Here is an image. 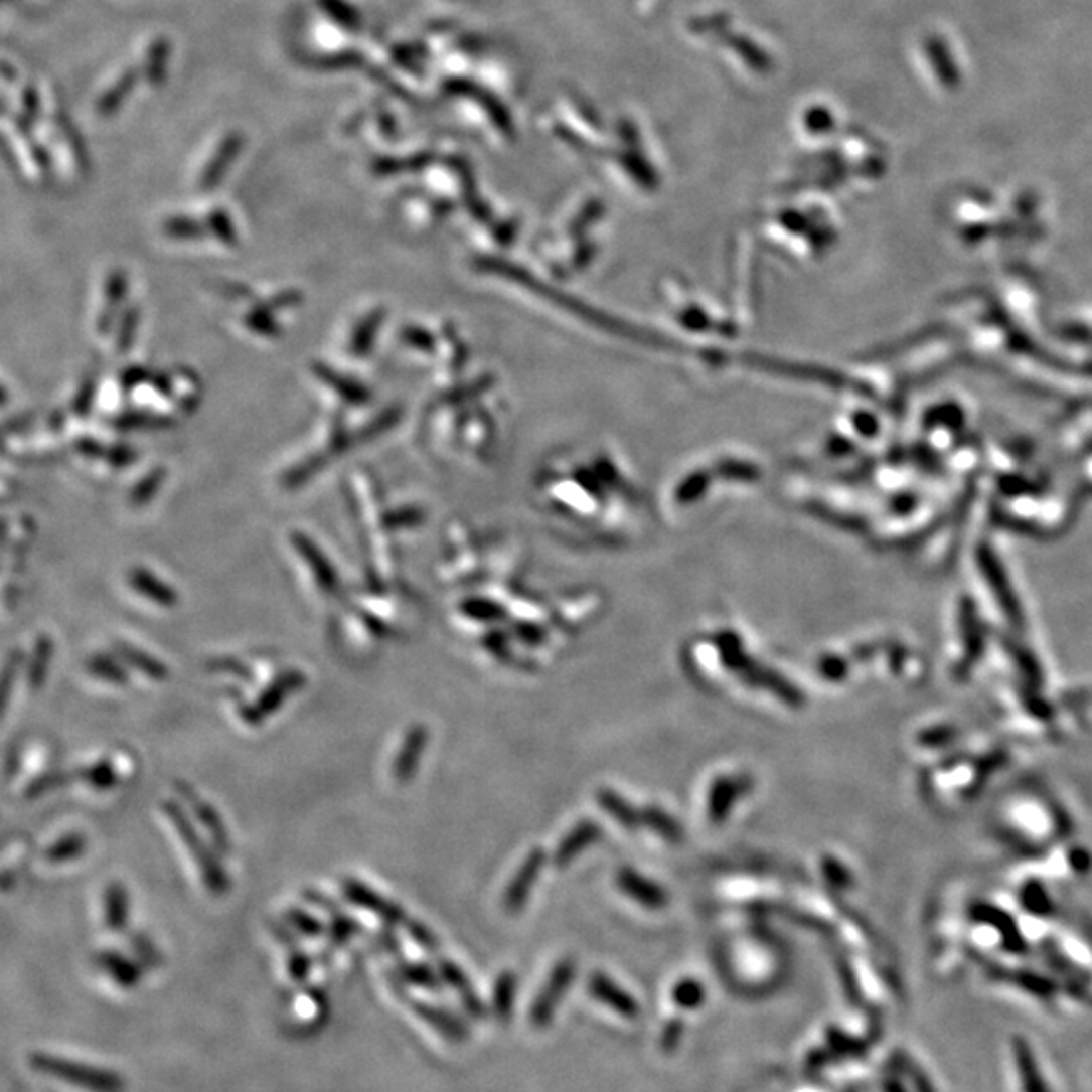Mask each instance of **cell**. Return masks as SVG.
Listing matches in <instances>:
<instances>
[{"mask_svg":"<svg viewBox=\"0 0 1092 1092\" xmlns=\"http://www.w3.org/2000/svg\"><path fill=\"white\" fill-rule=\"evenodd\" d=\"M162 813L178 833L184 847L190 851L192 862L196 864L200 872V881L204 883L206 891L212 897H225L231 891V879L227 874V868L221 860V853L216 851L214 845H208L204 837L198 833V827L190 813L180 805L178 801L166 799L162 801Z\"/></svg>","mask_w":1092,"mask_h":1092,"instance_id":"1","label":"cell"},{"mask_svg":"<svg viewBox=\"0 0 1092 1092\" xmlns=\"http://www.w3.org/2000/svg\"><path fill=\"white\" fill-rule=\"evenodd\" d=\"M1007 1072L1011 1092H1056L1044 1056L1022 1036L1009 1038Z\"/></svg>","mask_w":1092,"mask_h":1092,"instance_id":"2","label":"cell"},{"mask_svg":"<svg viewBox=\"0 0 1092 1092\" xmlns=\"http://www.w3.org/2000/svg\"><path fill=\"white\" fill-rule=\"evenodd\" d=\"M306 688V674L302 670H286L278 674L254 703H248L240 709V717L250 727H260L272 719L296 692Z\"/></svg>","mask_w":1092,"mask_h":1092,"instance_id":"3","label":"cell"},{"mask_svg":"<svg viewBox=\"0 0 1092 1092\" xmlns=\"http://www.w3.org/2000/svg\"><path fill=\"white\" fill-rule=\"evenodd\" d=\"M176 793L180 795L186 811L190 813V817L194 819L196 825H202V829L206 831L210 843L216 847V851L221 855H227L233 851V841H231V833L227 829V823L223 819V815L218 813V809L208 803L204 797L198 795V791L190 785V783H184V781H176Z\"/></svg>","mask_w":1092,"mask_h":1092,"instance_id":"4","label":"cell"},{"mask_svg":"<svg viewBox=\"0 0 1092 1092\" xmlns=\"http://www.w3.org/2000/svg\"><path fill=\"white\" fill-rule=\"evenodd\" d=\"M340 889H342V897H344L350 905H354V907H358V909H362V911H366V913H372L374 917H378V919L384 921L386 925H393V927L401 925V927H405V923H407L409 917H407V913L403 911V907H401L399 903L386 899L384 895L376 893V891H374L372 887H368L366 883H362V881H358V879H344L342 885H340Z\"/></svg>","mask_w":1092,"mask_h":1092,"instance_id":"5","label":"cell"},{"mask_svg":"<svg viewBox=\"0 0 1092 1092\" xmlns=\"http://www.w3.org/2000/svg\"><path fill=\"white\" fill-rule=\"evenodd\" d=\"M429 729L423 725V723H415L407 729V733L403 735V741H401V747L393 759V765H391V777L395 781V785L399 787H407L409 783L415 781L417 777V771L421 767V759H423V753L429 745Z\"/></svg>","mask_w":1092,"mask_h":1092,"instance_id":"6","label":"cell"},{"mask_svg":"<svg viewBox=\"0 0 1092 1092\" xmlns=\"http://www.w3.org/2000/svg\"><path fill=\"white\" fill-rule=\"evenodd\" d=\"M542 864H544V853L540 849H534V851L528 853L524 864L518 868L516 877L512 879V883L508 885L506 895H504V909L508 913H518L524 907V903H526V899H528V895L532 891V885L536 883V877H538Z\"/></svg>","mask_w":1092,"mask_h":1092,"instance_id":"7","label":"cell"},{"mask_svg":"<svg viewBox=\"0 0 1092 1092\" xmlns=\"http://www.w3.org/2000/svg\"><path fill=\"white\" fill-rule=\"evenodd\" d=\"M294 547L302 555V559L308 563L318 587L324 593L334 595L338 591V587H340V579H338V573L334 571V567L330 565V561L322 555V551L302 534L294 536Z\"/></svg>","mask_w":1092,"mask_h":1092,"instance_id":"8","label":"cell"},{"mask_svg":"<svg viewBox=\"0 0 1092 1092\" xmlns=\"http://www.w3.org/2000/svg\"><path fill=\"white\" fill-rule=\"evenodd\" d=\"M114 649H116V655L124 664L138 670L146 678H150L154 682H164L168 678L166 664L160 662L158 658H154V655H150L148 651L138 649V647H134V645H130L126 641H116Z\"/></svg>","mask_w":1092,"mask_h":1092,"instance_id":"9","label":"cell"},{"mask_svg":"<svg viewBox=\"0 0 1092 1092\" xmlns=\"http://www.w3.org/2000/svg\"><path fill=\"white\" fill-rule=\"evenodd\" d=\"M130 585L136 593L144 595L148 601L160 607H174L178 603V593L170 585L160 581L156 575L144 569H134L130 573Z\"/></svg>","mask_w":1092,"mask_h":1092,"instance_id":"10","label":"cell"},{"mask_svg":"<svg viewBox=\"0 0 1092 1092\" xmlns=\"http://www.w3.org/2000/svg\"><path fill=\"white\" fill-rule=\"evenodd\" d=\"M104 919L110 931H124L130 919L128 891L120 883H110L104 891Z\"/></svg>","mask_w":1092,"mask_h":1092,"instance_id":"11","label":"cell"},{"mask_svg":"<svg viewBox=\"0 0 1092 1092\" xmlns=\"http://www.w3.org/2000/svg\"><path fill=\"white\" fill-rule=\"evenodd\" d=\"M86 668H88V672L92 676H96L102 682H108V684H114V686H126L128 684L126 668L118 660L110 658V655H106V653L92 655V658L86 664Z\"/></svg>","mask_w":1092,"mask_h":1092,"instance_id":"12","label":"cell"},{"mask_svg":"<svg viewBox=\"0 0 1092 1092\" xmlns=\"http://www.w3.org/2000/svg\"><path fill=\"white\" fill-rule=\"evenodd\" d=\"M621 887L631 895L635 897L637 901L645 903L647 907L651 909H658L660 905H664V895L658 887H653L649 883H645L643 879H637L635 874L631 872H621Z\"/></svg>","mask_w":1092,"mask_h":1092,"instance_id":"13","label":"cell"},{"mask_svg":"<svg viewBox=\"0 0 1092 1092\" xmlns=\"http://www.w3.org/2000/svg\"><path fill=\"white\" fill-rule=\"evenodd\" d=\"M460 611H462L464 617L474 619V621H482V623L502 621L506 617V611H504L502 605H498L496 601L484 599V597H470V599L462 601Z\"/></svg>","mask_w":1092,"mask_h":1092,"instance_id":"14","label":"cell"},{"mask_svg":"<svg viewBox=\"0 0 1092 1092\" xmlns=\"http://www.w3.org/2000/svg\"><path fill=\"white\" fill-rule=\"evenodd\" d=\"M100 961H102L104 969H108L110 975L122 985H134L140 979L138 969L128 959L120 957L118 953H102Z\"/></svg>","mask_w":1092,"mask_h":1092,"instance_id":"15","label":"cell"},{"mask_svg":"<svg viewBox=\"0 0 1092 1092\" xmlns=\"http://www.w3.org/2000/svg\"><path fill=\"white\" fill-rule=\"evenodd\" d=\"M284 919H286L288 927L296 929L304 937H320L326 931L324 923H320L314 915H310L304 909H290V911H286Z\"/></svg>","mask_w":1092,"mask_h":1092,"instance_id":"16","label":"cell"},{"mask_svg":"<svg viewBox=\"0 0 1092 1092\" xmlns=\"http://www.w3.org/2000/svg\"><path fill=\"white\" fill-rule=\"evenodd\" d=\"M86 849V837L80 835V833H71L67 837H63L61 841H57L49 851H47V860L49 862H69V860H75L84 853Z\"/></svg>","mask_w":1092,"mask_h":1092,"instance_id":"17","label":"cell"},{"mask_svg":"<svg viewBox=\"0 0 1092 1092\" xmlns=\"http://www.w3.org/2000/svg\"><path fill=\"white\" fill-rule=\"evenodd\" d=\"M358 931H360L358 923H356L354 919H350L348 915H344L342 911H336V913L330 915V927H328L330 943H334V945H344V943L350 941Z\"/></svg>","mask_w":1092,"mask_h":1092,"instance_id":"18","label":"cell"},{"mask_svg":"<svg viewBox=\"0 0 1092 1092\" xmlns=\"http://www.w3.org/2000/svg\"><path fill=\"white\" fill-rule=\"evenodd\" d=\"M82 779H84L88 785H92L94 789H110V787L116 785L118 775H116L112 763L100 761V763H96V765H92V767H86V769L82 771Z\"/></svg>","mask_w":1092,"mask_h":1092,"instance_id":"19","label":"cell"},{"mask_svg":"<svg viewBox=\"0 0 1092 1092\" xmlns=\"http://www.w3.org/2000/svg\"><path fill=\"white\" fill-rule=\"evenodd\" d=\"M401 977L407 981V983H413V985H419V987H425V989H437L440 987V979H437L435 971H431L429 967L425 965H417V963H407L399 969Z\"/></svg>","mask_w":1092,"mask_h":1092,"instance_id":"20","label":"cell"},{"mask_svg":"<svg viewBox=\"0 0 1092 1092\" xmlns=\"http://www.w3.org/2000/svg\"><path fill=\"white\" fill-rule=\"evenodd\" d=\"M735 791H739V781H719L715 791H713V797H711V813L715 819L719 817H725V813L729 811V805L731 801L735 799Z\"/></svg>","mask_w":1092,"mask_h":1092,"instance_id":"21","label":"cell"},{"mask_svg":"<svg viewBox=\"0 0 1092 1092\" xmlns=\"http://www.w3.org/2000/svg\"><path fill=\"white\" fill-rule=\"evenodd\" d=\"M405 931L411 935V939H413L419 947H423V949H427V951H437V947H440V941H437L435 933H433L429 927H425L421 921H417V919H407Z\"/></svg>","mask_w":1092,"mask_h":1092,"instance_id":"22","label":"cell"},{"mask_svg":"<svg viewBox=\"0 0 1092 1092\" xmlns=\"http://www.w3.org/2000/svg\"><path fill=\"white\" fill-rule=\"evenodd\" d=\"M593 831H595L593 823H591V827H589V823H585V827H581L577 833L573 831V833L561 843V847L557 849V862H559V864H565L579 847H583V845L587 843L589 833H593Z\"/></svg>","mask_w":1092,"mask_h":1092,"instance_id":"23","label":"cell"},{"mask_svg":"<svg viewBox=\"0 0 1092 1092\" xmlns=\"http://www.w3.org/2000/svg\"><path fill=\"white\" fill-rule=\"evenodd\" d=\"M49 655H51V645L45 641L43 645H39L37 653H35V664L31 668V684L37 688L43 684L45 680V674H47V662H49Z\"/></svg>","mask_w":1092,"mask_h":1092,"instance_id":"24","label":"cell"},{"mask_svg":"<svg viewBox=\"0 0 1092 1092\" xmlns=\"http://www.w3.org/2000/svg\"><path fill=\"white\" fill-rule=\"evenodd\" d=\"M206 668L212 670V672H229V674H236V676H242V678H250L252 672L246 664L233 660V658H214V660H208L206 662Z\"/></svg>","mask_w":1092,"mask_h":1092,"instance_id":"25","label":"cell"},{"mask_svg":"<svg viewBox=\"0 0 1092 1092\" xmlns=\"http://www.w3.org/2000/svg\"><path fill=\"white\" fill-rule=\"evenodd\" d=\"M512 995H514V977L506 973L498 979V985H496V1005L500 1009H508L512 1003Z\"/></svg>","mask_w":1092,"mask_h":1092,"instance_id":"26","label":"cell"},{"mask_svg":"<svg viewBox=\"0 0 1092 1092\" xmlns=\"http://www.w3.org/2000/svg\"><path fill=\"white\" fill-rule=\"evenodd\" d=\"M15 674H17V664L15 662H9V666L3 670V674H0V715H3L5 705L9 700V694H11V688H13V682H15Z\"/></svg>","mask_w":1092,"mask_h":1092,"instance_id":"27","label":"cell"},{"mask_svg":"<svg viewBox=\"0 0 1092 1092\" xmlns=\"http://www.w3.org/2000/svg\"><path fill=\"white\" fill-rule=\"evenodd\" d=\"M484 647H486L492 655H496L498 660H506V658H508V653H510V649L506 647V637H504L502 633H498V631H492V633H488V635L484 637Z\"/></svg>","mask_w":1092,"mask_h":1092,"instance_id":"28","label":"cell"},{"mask_svg":"<svg viewBox=\"0 0 1092 1092\" xmlns=\"http://www.w3.org/2000/svg\"><path fill=\"white\" fill-rule=\"evenodd\" d=\"M290 975L296 981H304L310 975V959L302 951L290 957Z\"/></svg>","mask_w":1092,"mask_h":1092,"instance_id":"29","label":"cell"},{"mask_svg":"<svg viewBox=\"0 0 1092 1092\" xmlns=\"http://www.w3.org/2000/svg\"><path fill=\"white\" fill-rule=\"evenodd\" d=\"M304 899H306V901H308L310 905H316V907L324 909V911H326V913H330V915H332V913H336V911H340V909H338V905H336L334 901H330V899H328L326 895H322L320 891H314V889H306V891H304Z\"/></svg>","mask_w":1092,"mask_h":1092,"instance_id":"30","label":"cell"},{"mask_svg":"<svg viewBox=\"0 0 1092 1092\" xmlns=\"http://www.w3.org/2000/svg\"><path fill=\"white\" fill-rule=\"evenodd\" d=\"M516 635L526 643H538V641L544 639V633L538 627L530 625V623H518L516 625Z\"/></svg>","mask_w":1092,"mask_h":1092,"instance_id":"31","label":"cell"},{"mask_svg":"<svg viewBox=\"0 0 1092 1092\" xmlns=\"http://www.w3.org/2000/svg\"><path fill=\"white\" fill-rule=\"evenodd\" d=\"M362 621L368 625V629H370L372 635H376V637H386V635H388L386 623L380 621V619H376V617H372L370 613H362Z\"/></svg>","mask_w":1092,"mask_h":1092,"instance_id":"32","label":"cell"}]
</instances>
